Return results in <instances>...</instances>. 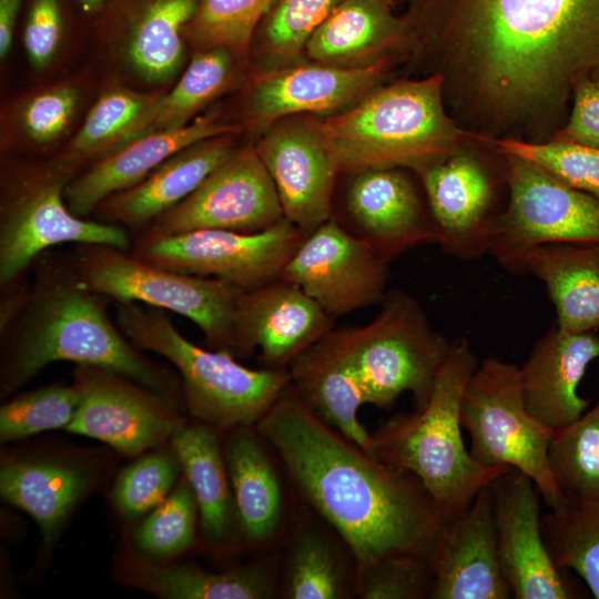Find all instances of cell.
<instances>
[{
    "label": "cell",
    "mask_w": 599,
    "mask_h": 599,
    "mask_svg": "<svg viewBox=\"0 0 599 599\" xmlns=\"http://www.w3.org/2000/svg\"><path fill=\"white\" fill-rule=\"evenodd\" d=\"M403 1L413 48L434 50L494 122L559 114L599 75V0Z\"/></svg>",
    "instance_id": "6da1fadb"
},
{
    "label": "cell",
    "mask_w": 599,
    "mask_h": 599,
    "mask_svg": "<svg viewBox=\"0 0 599 599\" xmlns=\"http://www.w3.org/2000/svg\"><path fill=\"white\" fill-rule=\"evenodd\" d=\"M255 429L292 480L349 548L357 572L393 555L429 551L446 521L412 473L364 451L290 385Z\"/></svg>",
    "instance_id": "7a4b0ae2"
},
{
    "label": "cell",
    "mask_w": 599,
    "mask_h": 599,
    "mask_svg": "<svg viewBox=\"0 0 599 599\" xmlns=\"http://www.w3.org/2000/svg\"><path fill=\"white\" fill-rule=\"evenodd\" d=\"M27 300L14 321L1 332L0 389L9 396L54 362L92 365L123 375L174 405L181 383L148 358L114 324L105 297L80 280L74 258L40 255Z\"/></svg>",
    "instance_id": "3957f363"
},
{
    "label": "cell",
    "mask_w": 599,
    "mask_h": 599,
    "mask_svg": "<svg viewBox=\"0 0 599 599\" xmlns=\"http://www.w3.org/2000/svg\"><path fill=\"white\" fill-rule=\"evenodd\" d=\"M478 364L467 339L453 342L425 407L389 419L373 436V455L414 474L445 520L467 509L481 489L511 468L481 466L463 439V395Z\"/></svg>",
    "instance_id": "277c9868"
},
{
    "label": "cell",
    "mask_w": 599,
    "mask_h": 599,
    "mask_svg": "<svg viewBox=\"0 0 599 599\" xmlns=\"http://www.w3.org/2000/svg\"><path fill=\"white\" fill-rule=\"evenodd\" d=\"M444 83L438 72L399 81L318 120L339 173L396 167L418 174L457 151L460 132L445 112Z\"/></svg>",
    "instance_id": "5b68a950"
},
{
    "label": "cell",
    "mask_w": 599,
    "mask_h": 599,
    "mask_svg": "<svg viewBox=\"0 0 599 599\" xmlns=\"http://www.w3.org/2000/svg\"><path fill=\"white\" fill-rule=\"evenodd\" d=\"M115 313L118 326L138 348L175 367L190 414L211 427L256 425L291 385L287 368L253 369L229 352L197 346L180 333L166 311L118 302Z\"/></svg>",
    "instance_id": "8992f818"
},
{
    "label": "cell",
    "mask_w": 599,
    "mask_h": 599,
    "mask_svg": "<svg viewBox=\"0 0 599 599\" xmlns=\"http://www.w3.org/2000/svg\"><path fill=\"white\" fill-rule=\"evenodd\" d=\"M335 332L362 382L366 404L383 409L405 392L412 394L415 410L425 407L453 346L432 327L419 302L398 290L385 294L369 323Z\"/></svg>",
    "instance_id": "52a82bcc"
},
{
    "label": "cell",
    "mask_w": 599,
    "mask_h": 599,
    "mask_svg": "<svg viewBox=\"0 0 599 599\" xmlns=\"http://www.w3.org/2000/svg\"><path fill=\"white\" fill-rule=\"evenodd\" d=\"M73 258L81 282L92 292L116 303L174 312L192 321L211 348L234 355L236 312L245 290L165 268L110 245H75Z\"/></svg>",
    "instance_id": "ba28073f"
},
{
    "label": "cell",
    "mask_w": 599,
    "mask_h": 599,
    "mask_svg": "<svg viewBox=\"0 0 599 599\" xmlns=\"http://www.w3.org/2000/svg\"><path fill=\"white\" fill-rule=\"evenodd\" d=\"M460 420L470 435L474 460L521 471L534 480L550 510L564 506L566 498L548 460L554 430L528 410L518 365L494 357L479 363L463 395Z\"/></svg>",
    "instance_id": "9c48e42d"
},
{
    "label": "cell",
    "mask_w": 599,
    "mask_h": 599,
    "mask_svg": "<svg viewBox=\"0 0 599 599\" xmlns=\"http://www.w3.org/2000/svg\"><path fill=\"white\" fill-rule=\"evenodd\" d=\"M72 177L48 163L6 183L0 211L1 291L21 282L40 255L60 244L131 248L126 229L78 216L69 209L64 190Z\"/></svg>",
    "instance_id": "30bf717a"
},
{
    "label": "cell",
    "mask_w": 599,
    "mask_h": 599,
    "mask_svg": "<svg viewBox=\"0 0 599 599\" xmlns=\"http://www.w3.org/2000/svg\"><path fill=\"white\" fill-rule=\"evenodd\" d=\"M509 195L490 246L507 271L526 274L531 250L555 243H599V200L536 163L505 154Z\"/></svg>",
    "instance_id": "8fae6325"
},
{
    "label": "cell",
    "mask_w": 599,
    "mask_h": 599,
    "mask_svg": "<svg viewBox=\"0 0 599 599\" xmlns=\"http://www.w3.org/2000/svg\"><path fill=\"white\" fill-rule=\"evenodd\" d=\"M305 235L284 219L257 233L196 230L159 235L140 232L129 251L165 268L252 290L280 278Z\"/></svg>",
    "instance_id": "7c38bea8"
},
{
    "label": "cell",
    "mask_w": 599,
    "mask_h": 599,
    "mask_svg": "<svg viewBox=\"0 0 599 599\" xmlns=\"http://www.w3.org/2000/svg\"><path fill=\"white\" fill-rule=\"evenodd\" d=\"M284 219L276 187L256 148L244 146L236 149L185 200L140 232L159 235L196 230L257 233Z\"/></svg>",
    "instance_id": "4fadbf2b"
},
{
    "label": "cell",
    "mask_w": 599,
    "mask_h": 599,
    "mask_svg": "<svg viewBox=\"0 0 599 599\" xmlns=\"http://www.w3.org/2000/svg\"><path fill=\"white\" fill-rule=\"evenodd\" d=\"M388 264L369 243L332 216L305 235L280 278L298 286L337 318L382 302Z\"/></svg>",
    "instance_id": "5bb4252c"
},
{
    "label": "cell",
    "mask_w": 599,
    "mask_h": 599,
    "mask_svg": "<svg viewBox=\"0 0 599 599\" xmlns=\"http://www.w3.org/2000/svg\"><path fill=\"white\" fill-rule=\"evenodd\" d=\"M80 403L65 430L98 439L128 456L158 447L184 426L175 405L112 370L77 365Z\"/></svg>",
    "instance_id": "9a60e30c"
},
{
    "label": "cell",
    "mask_w": 599,
    "mask_h": 599,
    "mask_svg": "<svg viewBox=\"0 0 599 599\" xmlns=\"http://www.w3.org/2000/svg\"><path fill=\"white\" fill-rule=\"evenodd\" d=\"M499 561L516 599H575L582 591L547 547L534 480L510 468L491 484Z\"/></svg>",
    "instance_id": "2e32d148"
},
{
    "label": "cell",
    "mask_w": 599,
    "mask_h": 599,
    "mask_svg": "<svg viewBox=\"0 0 599 599\" xmlns=\"http://www.w3.org/2000/svg\"><path fill=\"white\" fill-rule=\"evenodd\" d=\"M418 175L441 251L463 261L489 253L504 214L496 210L497 189L508 171L495 175L474 155L455 151Z\"/></svg>",
    "instance_id": "e0dca14e"
},
{
    "label": "cell",
    "mask_w": 599,
    "mask_h": 599,
    "mask_svg": "<svg viewBox=\"0 0 599 599\" xmlns=\"http://www.w3.org/2000/svg\"><path fill=\"white\" fill-rule=\"evenodd\" d=\"M276 187L284 217L306 235L332 217L336 161L309 115L282 119L255 145Z\"/></svg>",
    "instance_id": "ac0fdd59"
},
{
    "label": "cell",
    "mask_w": 599,
    "mask_h": 599,
    "mask_svg": "<svg viewBox=\"0 0 599 599\" xmlns=\"http://www.w3.org/2000/svg\"><path fill=\"white\" fill-rule=\"evenodd\" d=\"M389 60L365 68L312 61L262 71L248 93L247 124L252 131L264 133L288 116L341 113L378 88Z\"/></svg>",
    "instance_id": "d6986e66"
},
{
    "label": "cell",
    "mask_w": 599,
    "mask_h": 599,
    "mask_svg": "<svg viewBox=\"0 0 599 599\" xmlns=\"http://www.w3.org/2000/svg\"><path fill=\"white\" fill-rule=\"evenodd\" d=\"M335 318L298 286L277 278L245 290L236 312L234 356L255 351L267 368H287L334 329Z\"/></svg>",
    "instance_id": "ffe728a7"
},
{
    "label": "cell",
    "mask_w": 599,
    "mask_h": 599,
    "mask_svg": "<svg viewBox=\"0 0 599 599\" xmlns=\"http://www.w3.org/2000/svg\"><path fill=\"white\" fill-rule=\"evenodd\" d=\"M433 599H508L497 546L490 485L447 519L428 555Z\"/></svg>",
    "instance_id": "44dd1931"
},
{
    "label": "cell",
    "mask_w": 599,
    "mask_h": 599,
    "mask_svg": "<svg viewBox=\"0 0 599 599\" xmlns=\"http://www.w3.org/2000/svg\"><path fill=\"white\" fill-rule=\"evenodd\" d=\"M352 175L346 206L354 233L386 261L426 243H437L429 210L403 169H370Z\"/></svg>",
    "instance_id": "7402d4cb"
},
{
    "label": "cell",
    "mask_w": 599,
    "mask_h": 599,
    "mask_svg": "<svg viewBox=\"0 0 599 599\" xmlns=\"http://www.w3.org/2000/svg\"><path fill=\"white\" fill-rule=\"evenodd\" d=\"M240 126L213 115L199 116L189 124L136 138L89 164L67 184L64 199L81 217L90 215L108 196L132 187L179 151L202 140L235 134Z\"/></svg>",
    "instance_id": "603a6c76"
},
{
    "label": "cell",
    "mask_w": 599,
    "mask_h": 599,
    "mask_svg": "<svg viewBox=\"0 0 599 599\" xmlns=\"http://www.w3.org/2000/svg\"><path fill=\"white\" fill-rule=\"evenodd\" d=\"M599 359L596 331L569 333L556 325L534 345L519 367L520 385L530 414L552 430L568 426L588 408L578 394L590 363Z\"/></svg>",
    "instance_id": "cb8c5ba5"
},
{
    "label": "cell",
    "mask_w": 599,
    "mask_h": 599,
    "mask_svg": "<svg viewBox=\"0 0 599 599\" xmlns=\"http://www.w3.org/2000/svg\"><path fill=\"white\" fill-rule=\"evenodd\" d=\"M233 135L209 138L173 154L136 185L103 200L94 210L98 220L144 230L192 194L236 150Z\"/></svg>",
    "instance_id": "d4e9b609"
},
{
    "label": "cell",
    "mask_w": 599,
    "mask_h": 599,
    "mask_svg": "<svg viewBox=\"0 0 599 599\" xmlns=\"http://www.w3.org/2000/svg\"><path fill=\"white\" fill-rule=\"evenodd\" d=\"M196 4L197 0H110L106 24L139 78L163 83L180 71L185 29Z\"/></svg>",
    "instance_id": "484cf974"
},
{
    "label": "cell",
    "mask_w": 599,
    "mask_h": 599,
    "mask_svg": "<svg viewBox=\"0 0 599 599\" xmlns=\"http://www.w3.org/2000/svg\"><path fill=\"white\" fill-rule=\"evenodd\" d=\"M394 0H343L314 31L305 47L313 62L365 68L412 48L407 26Z\"/></svg>",
    "instance_id": "4316f807"
},
{
    "label": "cell",
    "mask_w": 599,
    "mask_h": 599,
    "mask_svg": "<svg viewBox=\"0 0 599 599\" xmlns=\"http://www.w3.org/2000/svg\"><path fill=\"white\" fill-rule=\"evenodd\" d=\"M291 386L326 424L373 455L374 437L358 419L366 404L362 382L332 329L288 367ZM374 456V455H373Z\"/></svg>",
    "instance_id": "83f0119b"
},
{
    "label": "cell",
    "mask_w": 599,
    "mask_h": 599,
    "mask_svg": "<svg viewBox=\"0 0 599 599\" xmlns=\"http://www.w3.org/2000/svg\"><path fill=\"white\" fill-rule=\"evenodd\" d=\"M91 484L85 467L60 459L12 460L0 470L2 499L35 520L45 544L55 540Z\"/></svg>",
    "instance_id": "f1b7e54d"
},
{
    "label": "cell",
    "mask_w": 599,
    "mask_h": 599,
    "mask_svg": "<svg viewBox=\"0 0 599 599\" xmlns=\"http://www.w3.org/2000/svg\"><path fill=\"white\" fill-rule=\"evenodd\" d=\"M526 272L545 284L557 327L569 333L599 328V243L540 245L527 255Z\"/></svg>",
    "instance_id": "f546056e"
},
{
    "label": "cell",
    "mask_w": 599,
    "mask_h": 599,
    "mask_svg": "<svg viewBox=\"0 0 599 599\" xmlns=\"http://www.w3.org/2000/svg\"><path fill=\"white\" fill-rule=\"evenodd\" d=\"M257 430L236 428L224 454L238 529L247 541L270 539L283 512L282 487Z\"/></svg>",
    "instance_id": "4dcf8cb0"
},
{
    "label": "cell",
    "mask_w": 599,
    "mask_h": 599,
    "mask_svg": "<svg viewBox=\"0 0 599 599\" xmlns=\"http://www.w3.org/2000/svg\"><path fill=\"white\" fill-rule=\"evenodd\" d=\"M172 450L194 493L205 539L215 546L229 542L238 520L215 432L203 423L183 426L172 437Z\"/></svg>",
    "instance_id": "1f68e13d"
},
{
    "label": "cell",
    "mask_w": 599,
    "mask_h": 599,
    "mask_svg": "<svg viewBox=\"0 0 599 599\" xmlns=\"http://www.w3.org/2000/svg\"><path fill=\"white\" fill-rule=\"evenodd\" d=\"M161 94L142 93L124 87L105 90L63 152L50 163L75 176L84 164L132 141Z\"/></svg>",
    "instance_id": "d6a6232c"
},
{
    "label": "cell",
    "mask_w": 599,
    "mask_h": 599,
    "mask_svg": "<svg viewBox=\"0 0 599 599\" xmlns=\"http://www.w3.org/2000/svg\"><path fill=\"white\" fill-rule=\"evenodd\" d=\"M129 568L131 583L169 599H266L275 592L271 569L258 564L221 572L191 565Z\"/></svg>",
    "instance_id": "836d02e7"
},
{
    "label": "cell",
    "mask_w": 599,
    "mask_h": 599,
    "mask_svg": "<svg viewBox=\"0 0 599 599\" xmlns=\"http://www.w3.org/2000/svg\"><path fill=\"white\" fill-rule=\"evenodd\" d=\"M235 58L225 48L200 49L172 90L159 97L134 139L189 124L233 84Z\"/></svg>",
    "instance_id": "e575fe53"
},
{
    "label": "cell",
    "mask_w": 599,
    "mask_h": 599,
    "mask_svg": "<svg viewBox=\"0 0 599 599\" xmlns=\"http://www.w3.org/2000/svg\"><path fill=\"white\" fill-rule=\"evenodd\" d=\"M541 528L556 565L577 573L599 599V500L566 499L541 517Z\"/></svg>",
    "instance_id": "d590c367"
},
{
    "label": "cell",
    "mask_w": 599,
    "mask_h": 599,
    "mask_svg": "<svg viewBox=\"0 0 599 599\" xmlns=\"http://www.w3.org/2000/svg\"><path fill=\"white\" fill-rule=\"evenodd\" d=\"M342 1L275 0L252 42L262 71L303 63L307 41Z\"/></svg>",
    "instance_id": "8d00e7d4"
},
{
    "label": "cell",
    "mask_w": 599,
    "mask_h": 599,
    "mask_svg": "<svg viewBox=\"0 0 599 599\" xmlns=\"http://www.w3.org/2000/svg\"><path fill=\"white\" fill-rule=\"evenodd\" d=\"M548 460L566 499L599 500V397L578 419L554 430Z\"/></svg>",
    "instance_id": "74e56055"
},
{
    "label": "cell",
    "mask_w": 599,
    "mask_h": 599,
    "mask_svg": "<svg viewBox=\"0 0 599 599\" xmlns=\"http://www.w3.org/2000/svg\"><path fill=\"white\" fill-rule=\"evenodd\" d=\"M275 0H197L185 37L200 49L221 47L243 58Z\"/></svg>",
    "instance_id": "f35d334b"
},
{
    "label": "cell",
    "mask_w": 599,
    "mask_h": 599,
    "mask_svg": "<svg viewBox=\"0 0 599 599\" xmlns=\"http://www.w3.org/2000/svg\"><path fill=\"white\" fill-rule=\"evenodd\" d=\"M79 403L80 393L73 383L20 394L0 408V439L6 443L44 430L65 429Z\"/></svg>",
    "instance_id": "ab89813d"
},
{
    "label": "cell",
    "mask_w": 599,
    "mask_h": 599,
    "mask_svg": "<svg viewBox=\"0 0 599 599\" xmlns=\"http://www.w3.org/2000/svg\"><path fill=\"white\" fill-rule=\"evenodd\" d=\"M197 512L194 493L184 478L136 529L134 541L151 556L180 555L194 541Z\"/></svg>",
    "instance_id": "60d3db41"
},
{
    "label": "cell",
    "mask_w": 599,
    "mask_h": 599,
    "mask_svg": "<svg viewBox=\"0 0 599 599\" xmlns=\"http://www.w3.org/2000/svg\"><path fill=\"white\" fill-rule=\"evenodd\" d=\"M286 595L291 599H338L345 586L332 545L306 530L295 541L288 566Z\"/></svg>",
    "instance_id": "b9f144b4"
},
{
    "label": "cell",
    "mask_w": 599,
    "mask_h": 599,
    "mask_svg": "<svg viewBox=\"0 0 599 599\" xmlns=\"http://www.w3.org/2000/svg\"><path fill=\"white\" fill-rule=\"evenodd\" d=\"M181 464L173 453L155 451L128 465L119 474L112 490L118 510L134 519L152 511L170 494Z\"/></svg>",
    "instance_id": "7bdbcfd3"
},
{
    "label": "cell",
    "mask_w": 599,
    "mask_h": 599,
    "mask_svg": "<svg viewBox=\"0 0 599 599\" xmlns=\"http://www.w3.org/2000/svg\"><path fill=\"white\" fill-rule=\"evenodd\" d=\"M504 154L531 161L567 185L599 200V150L568 141H497Z\"/></svg>",
    "instance_id": "ee69618b"
},
{
    "label": "cell",
    "mask_w": 599,
    "mask_h": 599,
    "mask_svg": "<svg viewBox=\"0 0 599 599\" xmlns=\"http://www.w3.org/2000/svg\"><path fill=\"white\" fill-rule=\"evenodd\" d=\"M359 597L364 599L430 598L434 576L428 557L393 555L358 571Z\"/></svg>",
    "instance_id": "f6af8a7d"
},
{
    "label": "cell",
    "mask_w": 599,
    "mask_h": 599,
    "mask_svg": "<svg viewBox=\"0 0 599 599\" xmlns=\"http://www.w3.org/2000/svg\"><path fill=\"white\" fill-rule=\"evenodd\" d=\"M80 101L78 88L60 83L29 95L18 111L23 134L35 145H50L69 130Z\"/></svg>",
    "instance_id": "bcb514c9"
},
{
    "label": "cell",
    "mask_w": 599,
    "mask_h": 599,
    "mask_svg": "<svg viewBox=\"0 0 599 599\" xmlns=\"http://www.w3.org/2000/svg\"><path fill=\"white\" fill-rule=\"evenodd\" d=\"M62 38L59 0H32L23 31L30 64L42 70L53 60Z\"/></svg>",
    "instance_id": "7dc6e473"
},
{
    "label": "cell",
    "mask_w": 599,
    "mask_h": 599,
    "mask_svg": "<svg viewBox=\"0 0 599 599\" xmlns=\"http://www.w3.org/2000/svg\"><path fill=\"white\" fill-rule=\"evenodd\" d=\"M573 94L571 114L561 140L599 150V88L596 80L581 81Z\"/></svg>",
    "instance_id": "c3c4849f"
},
{
    "label": "cell",
    "mask_w": 599,
    "mask_h": 599,
    "mask_svg": "<svg viewBox=\"0 0 599 599\" xmlns=\"http://www.w3.org/2000/svg\"><path fill=\"white\" fill-rule=\"evenodd\" d=\"M22 0H0V58H7Z\"/></svg>",
    "instance_id": "681fc988"
},
{
    "label": "cell",
    "mask_w": 599,
    "mask_h": 599,
    "mask_svg": "<svg viewBox=\"0 0 599 599\" xmlns=\"http://www.w3.org/2000/svg\"><path fill=\"white\" fill-rule=\"evenodd\" d=\"M108 0H79L80 4L87 12L100 10Z\"/></svg>",
    "instance_id": "f907efd6"
},
{
    "label": "cell",
    "mask_w": 599,
    "mask_h": 599,
    "mask_svg": "<svg viewBox=\"0 0 599 599\" xmlns=\"http://www.w3.org/2000/svg\"><path fill=\"white\" fill-rule=\"evenodd\" d=\"M596 84H597V87L599 88V79H598V80H596Z\"/></svg>",
    "instance_id": "816d5d0a"
}]
</instances>
